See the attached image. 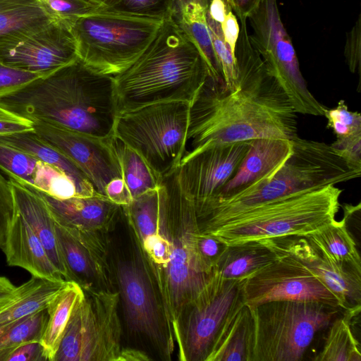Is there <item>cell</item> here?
I'll list each match as a JSON object with an SVG mask.
<instances>
[{
  "mask_svg": "<svg viewBox=\"0 0 361 361\" xmlns=\"http://www.w3.org/2000/svg\"><path fill=\"white\" fill-rule=\"evenodd\" d=\"M240 22L235 87L228 90L223 80L212 76L205 80L190 103L185 143L189 148L183 157L210 145L298 137L297 113L252 45L247 20Z\"/></svg>",
  "mask_w": 361,
  "mask_h": 361,
  "instance_id": "6da1fadb",
  "label": "cell"
},
{
  "mask_svg": "<svg viewBox=\"0 0 361 361\" xmlns=\"http://www.w3.org/2000/svg\"><path fill=\"white\" fill-rule=\"evenodd\" d=\"M0 106L31 121L104 139L114 136L118 115L114 77L78 58L0 97Z\"/></svg>",
  "mask_w": 361,
  "mask_h": 361,
  "instance_id": "7a4b0ae2",
  "label": "cell"
},
{
  "mask_svg": "<svg viewBox=\"0 0 361 361\" xmlns=\"http://www.w3.org/2000/svg\"><path fill=\"white\" fill-rule=\"evenodd\" d=\"M209 76L192 38L173 18H165L142 54L113 76L118 114L159 102L190 103Z\"/></svg>",
  "mask_w": 361,
  "mask_h": 361,
  "instance_id": "3957f363",
  "label": "cell"
},
{
  "mask_svg": "<svg viewBox=\"0 0 361 361\" xmlns=\"http://www.w3.org/2000/svg\"><path fill=\"white\" fill-rule=\"evenodd\" d=\"M158 188L159 232L169 243L170 257L162 273L152 282L173 335L185 307L215 273L199 251L195 202L180 185L177 169L159 178Z\"/></svg>",
  "mask_w": 361,
  "mask_h": 361,
  "instance_id": "277c9868",
  "label": "cell"
},
{
  "mask_svg": "<svg viewBox=\"0 0 361 361\" xmlns=\"http://www.w3.org/2000/svg\"><path fill=\"white\" fill-rule=\"evenodd\" d=\"M324 142L292 140L290 154L267 177L231 196L195 202L200 229L223 222L244 211L296 192L345 183L360 178Z\"/></svg>",
  "mask_w": 361,
  "mask_h": 361,
  "instance_id": "5b68a950",
  "label": "cell"
},
{
  "mask_svg": "<svg viewBox=\"0 0 361 361\" xmlns=\"http://www.w3.org/2000/svg\"><path fill=\"white\" fill-rule=\"evenodd\" d=\"M342 192L329 185L296 192L200 231L226 245L286 235L306 236L336 220Z\"/></svg>",
  "mask_w": 361,
  "mask_h": 361,
  "instance_id": "8992f818",
  "label": "cell"
},
{
  "mask_svg": "<svg viewBox=\"0 0 361 361\" xmlns=\"http://www.w3.org/2000/svg\"><path fill=\"white\" fill-rule=\"evenodd\" d=\"M164 20L99 6L75 19L70 30L78 58L92 70L114 76L142 54Z\"/></svg>",
  "mask_w": 361,
  "mask_h": 361,
  "instance_id": "52a82bcc",
  "label": "cell"
},
{
  "mask_svg": "<svg viewBox=\"0 0 361 361\" xmlns=\"http://www.w3.org/2000/svg\"><path fill=\"white\" fill-rule=\"evenodd\" d=\"M254 322L251 361H300L341 309L317 302L271 301L250 307Z\"/></svg>",
  "mask_w": 361,
  "mask_h": 361,
  "instance_id": "ba28073f",
  "label": "cell"
},
{
  "mask_svg": "<svg viewBox=\"0 0 361 361\" xmlns=\"http://www.w3.org/2000/svg\"><path fill=\"white\" fill-rule=\"evenodd\" d=\"M190 103H154L121 113L114 136L135 150L159 179L180 165L185 152Z\"/></svg>",
  "mask_w": 361,
  "mask_h": 361,
  "instance_id": "9c48e42d",
  "label": "cell"
},
{
  "mask_svg": "<svg viewBox=\"0 0 361 361\" xmlns=\"http://www.w3.org/2000/svg\"><path fill=\"white\" fill-rule=\"evenodd\" d=\"M83 290L53 361H118L123 348L119 292Z\"/></svg>",
  "mask_w": 361,
  "mask_h": 361,
  "instance_id": "30bf717a",
  "label": "cell"
},
{
  "mask_svg": "<svg viewBox=\"0 0 361 361\" xmlns=\"http://www.w3.org/2000/svg\"><path fill=\"white\" fill-rule=\"evenodd\" d=\"M248 19L252 30L249 35L252 45L295 112L324 116L326 107L307 89L291 39L281 20L277 1L262 0Z\"/></svg>",
  "mask_w": 361,
  "mask_h": 361,
  "instance_id": "8fae6325",
  "label": "cell"
},
{
  "mask_svg": "<svg viewBox=\"0 0 361 361\" xmlns=\"http://www.w3.org/2000/svg\"><path fill=\"white\" fill-rule=\"evenodd\" d=\"M243 282L215 274L185 307L173 332L180 360H207L226 321L244 303Z\"/></svg>",
  "mask_w": 361,
  "mask_h": 361,
  "instance_id": "7c38bea8",
  "label": "cell"
},
{
  "mask_svg": "<svg viewBox=\"0 0 361 361\" xmlns=\"http://www.w3.org/2000/svg\"><path fill=\"white\" fill-rule=\"evenodd\" d=\"M280 254L277 259L243 280L245 305L253 307L271 301L309 302L343 310L338 298L317 276L293 257Z\"/></svg>",
  "mask_w": 361,
  "mask_h": 361,
  "instance_id": "4fadbf2b",
  "label": "cell"
},
{
  "mask_svg": "<svg viewBox=\"0 0 361 361\" xmlns=\"http://www.w3.org/2000/svg\"><path fill=\"white\" fill-rule=\"evenodd\" d=\"M116 278L129 329L169 356L174 338L146 267L136 261H121L117 265Z\"/></svg>",
  "mask_w": 361,
  "mask_h": 361,
  "instance_id": "5bb4252c",
  "label": "cell"
},
{
  "mask_svg": "<svg viewBox=\"0 0 361 361\" xmlns=\"http://www.w3.org/2000/svg\"><path fill=\"white\" fill-rule=\"evenodd\" d=\"M32 123L35 132L73 161L98 194L106 196V185L113 180L123 178L114 136L104 139L43 121Z\"/></svg>",
  "mask_w": 361,
  "mask_h": 361,
  "instance_id": "9a60e30c",
  "label": "cell"
},
{
  "mask_svg": "<svg viewBox=\"0 0 361 361\" xmlns=\"http://www.w3.org/2000/svg\"><path fill=\"white\" fill-rule=\"evenodd\" d=\"M78 59L68 23L56 20L20 37L0 42V61L20 71L47 75Z\"/></svg>",
  "mask_w": 361,
  "mask_h": 361,
  "instance_id": "2e32d148",
  "label": "cell"
},
{
  "mask_svg": "<svg viewBox=\"0 0 361 361\" xmlns=\"http://www.w3.org/2000/svg\"><path fill=\"white\" fill-rule=\"evenodd\" d=\"M251 140L210 145L183 157L177 168L182 188L195 202L216 196L235 173Z\"/></svg>",
  "mask_w": 361,
  "mask_h": 361,
  "instance_id": "e0dca14e",
  "label": "cell"
},
{
  "mask_svg": "<svg viewBox=\"0 0 361 361\" xmlns=\"http://www.w3.org/2000/svg\"><path fill=\"white\" fill-rule=\"evenodd\" d=\"M274 251L290 255L317 276L338 298L344 311L361 309V270L328 258L302 235L259 240Z\"/></svg>",
  "mask_w": 361,
  "mask_h": 361,
  "instance_id": "ac0fdd59",
  "label": "cell"
},
{
  "mask_svg": "<svg viewBox=\"0 0 361 361\" xmlns=\"http://www.w3.org/2000/svg\"><path fill=\"white\" fill-rule=\"evenodd\" d=\"M55 223L68 281L77 283L83 290L111 288L108 250L103 233L66 228Z\"/></svg>",
  "mask_w": 361,
  "mask_h": 361,
  "instance_id": "d6986e66",
  "label": "cell"
},
{
  "mask_svg": "<svg viewBox=\"0 0 361 361\" xmlns=\"http://www.w3.org/2000/svg\"><path fill=\"white\" fill-rule=\"evenodd\" d=\"M38 191L55 221L66 228L104 233L114 226L123 211L122 205L99 194L57 199Z\"/></svg>",
  "mask_w": 361,
  "mask_h": 361,
  "instance_id": "ffe728a7",
  "label": "cell"
},
{
  "mask_svg": "<svg viewBox=\"0 0 361 361\" xmlns=\"http://www.w3.org/2000/svg\"><path fill=\"white\" fill-rule=\"evenodd\" d=\"M291 152L292 140L270 137L252 140L235 173L211 199L227 197L254 185L284 161Z\"/></svg>",
  "mask_w": 361,
  "mask_h": 361,
  "instance_id": "44dd1931",
  "label": "cell"
},
{
  "mask_svg": "<svg viewBox=\"0 0 361 361\" xmlns=\"http://www.w3.org/2000/svg\"><path fill=\"white\" fill-rule=\"evenodd\" d=\"M1 249L9 266L23 268L34 277L64 280L40 240L17 211Z\"/></svg>",
  "mask_w": 361,
  "mask_h": 361,
  "instance_id": "7402d4cb",
  "label": "cell"
},
{
  "mask_svg": "<svg viewBox=\"0 0 361 361\" xmlns=\"http://www.w3.org/2000/svg\"><path fill=\"white\" fill-rule=\"evenodd\" d=\"M8 178L13 188L16 211L40 240L51 262L68 281L67 271L59 247L56 223L47 202L35 188L16 178Z\"/></svg>",
  "mask_w": 361,
  "mask_h": 361,
  "instance_id": "603a6c76",
  "label": "cell"
},
{
  "mask_svg": "<svg viewBox=\"0 0 361 361\" xmlns=\"http://www.w3.org/2000/svg\"><path fill=\"white\" fill-rule=\"evenodd\" d=\"M0 142L55 167L73 183L78 196L98 194L84 173L68 158L40 137L34 130L0 135Z\"/></svg>",
  "mask_w": 361,
  "mask_h": 361,
  "instance_id": "cb8c5ba5",
  "label": "cell"
},
{
  "mask_svg": "<svg viewBox=\"0 0 361 361\" xmlns=\"http://www.w3.org/2000/svg\"><path fill=\"white\" fill-rule=\"evenodd\" d=\"M253 339L251 310L243 303L226 321L206 361H251Z\"/></svg>",
  "mask_w": 361,
  "mask_h": 361,
  "instance_id": "d4e9b609",
  "label": "cell"
},
{
  "mask_svg": "<svg viewBox=\"0 0 361 361\" xmlns=\"http://www.w3.org/2000/svg\"><path fill=\"white\" fill-rule=\"evenodd\" d=\"M66 283L32 276L16 286L11 298L0 305V326L46 309Z\"/></svg>",
  "mask_w": 361,
  "mask_h": 361,
  "instance_id": "484cf974",
  "label": "cell"
},
{
  "mask_svg": "<svg viewBox=\"0 0 361 361\" xmlns=\"http://www.w3.org/2000/svg\"><path fill=\"white\" fill-rule=\"evenodd\" d=\"M280 256L259 240L226 245L215 262L214 271L225 279L244 280Z\"/></svg>",
  "mask_w": 361,
  "mask_h": 361,
  "instance_id": "4316f807",
  "label": "cell"
},
{
  "mask_svg": "<svg viewBox=\"0 0 361 361\" xmlns=\"http://www.w3.org/2000/svg\"><path fill=\"white\" fill-rule=\"evenodd\" d=\"M56 20L38 0H0V42L30 35Z\"/></svg>",
  "mask_w": 361,
  "mask_h": 361,
  "instance_id": "83f0119b",
  "label": "cell"
},
{
  "mask_svg": "<svg viewBox=\"0 0 361 361\" xmlns=\"http://www.w3.org/2000/svg\"><path fill=\"white\" fill-rule=\"evenodd\" d=\"M82 288L74 281H67L47 307L48 319L41 338L48 361H53L72 313L83 298Z\"/></svg>",
  "mask_w": 361,
  "mask_h": 361,
  "instance_id": "f1b7e54d",
  "label": "cell"
},
{
  "mask_svg": "<svg viewBox=\"0 0 361 361\" xmlns=\"http://www.w3.org/2000/svg\"><path fill=\"white\" fill-rule=\"evenodd\" d=\"M322 253L334 262L361 270V259L356 243L348 230L345 216L334 220L319 231L305 236Z\"/></svg>",
  "mask_w": 361,
  "mask_h": 361,
  "instance_id": "f546056e",
  "label": "cell"
},
{
  "mask_svg": "<svg viewBox=\"0 0 361 361\" xmlns=\"http://www.w3.org/2000/svg\"><path fill=\"white\" fill-rule=\"evenodd\" d=\"M359 311L346 310L329 324L322 350L313 358L314 361H360L359 343L350 328L352 317Z\"/></svg>",
  "mask_w": 361,
  "mask_h": 361,
  "instance_id": "4dcf8cb0",
  "label": "cell"
},
{
  "mask_svg": "<svg viewBox=\"0 0 361 361\" xmlns=\"http://www.w3.org/2000/svg\"><path fill=\"white\" fill-rule=\"evenodd\" d=\"M113 144L119 158L123 179L132 199L158 188L159 179L140 154L114 136Z\"/></svg>",
  "mask_w": 361,
  "mask_h": 361,
  "instance_id": "1f68e13d",
  "label": "cell"
},
{
  "mask_svg": "<svg viewBox=\"0 0 361 361\" xmlns=\"http://www.w3.org/2000/svg\"><path fill=\"white\" fill-rule=\"evenodd\" d=\"M49 169V164L0 142V169L7 176L40 189Z\"/></svg>",
  "mask_w": 361,
  "mask_h": 361,
  "instance_id": "d6a6232c",
  "label": "cell"
},
{
  "mask_svg": "<svg viewBox=\"0 0 361 361\" xmlns=\"http://www.w3.org/2000/svg\"><path fill=\"white\" fill-rule=\"evenodd\" d=\"M122 206L124 216L138 241L159 233V188L144 192L132 199L128 204Z\"/></svg>",
  "mask_w": 361,
  "mask_h": 361,
  "instance_id": "836d02e7",
  "label": "cell"
},
{
  "mask_svg": "<svg viewBox=\"0 0 361 361\" xmlns=\"http://www.w3.org/2000/svg\"><path fill=\"white\" fill-rule=\"evenodd\" d=\"M47 319L46 308L0 326V350L29 341H41Z\"/></svg>",
  "mask_w": 361,
  "mask_h": 361,
  "instance_id": "e575fe53",
  "label": "cell"
},
{
  "mask_svg": "<svg viewBox=\"0 0 361 361\" xmlns=\"http://www.w3.org/2000/svg\"><path fill=\"white\" fill-rule=\"evenodd\" d=\"M102 7L118 12L156 17H173L175 0H103Z\"/></svg>",
  "mask_w": 361,
  "mask_h": 361,
  "instance_id": "d590c367",
  "label": "cell"
},
{
  "mask_svg": "<svg viewBox=\"0 0 361 361\" xmlns=\"http://www.w3.org/2000/svg\"><path fill=\"white\" fill-rule=\"evenodd\" d=\"M207 21L213 48L221 68L224 87L233 90L237 82V67L234 56L224 41L221 25L207 13Z\"/></svg>",
  "mask_w": 361,
  "mask_h": 361,
  "instance_id": "8d00e7d4",
  "label": "cell"
},
{
  "mask_svg": "<svg viewBox=\"0 0 361 361\" xmlns=\"http://www.w3.org/2000/svg\"><path fill=\"white\" fill-rule=\"evenodd\" d=\"M324 116L327 119V127L332 129L336 137L361 133L360 114L350 111L343 100L333 109L325 108Z\"/></svg>",
  "mask_w": 361,
  "mask_h": 361,
  "instance_id": "74e56055",
  "label": "cell"
},
{
  "mask_svg": "<svg viewBox=\"0 0 361 361\" xmlns=\"http://www.w3.org/2000/svg\"><path fill=\"white\" fill-rule=\"evenodd\" d=\"M46 11L57 20L71 26L78 17L101 4L93 0H38Z\"/></svg>",
  "mask_w": 361,
  "mask_h": 361,
  "instance_id": "f35d334b",
  "label": "cell"
},
{
  "mask_svg": "<svg viewBox=\"0 0 361 361\" xmlns=\"http://www.w3.org/2000/svg\"><path fill=\"white\" fill-rule=\"evenodd\" d=\"M4 173L0 169V248L16 214L13 188L9 178H6Z\"/></svg>",
  "mask_w": 361,
  "mask_h": 361,
  "instance_id": "ab89813d",
  "label": "cell"
},
{
  "mask_svg": "<svg viewBox=\"0 0 361 361\" xmlns=\"http://www.w3.org/2000/svg\"><path fill=\"white\" fill-rule=\"evenodd\" d=\"M344 54L348 68L359 78L357 91L361 85V17L358 16L355 24L347 34Z\"/></svg>",
  "mask_w": 361,
  "mask_h": 361,
  "instance_id": "60d3db41",
  "label": "cell"
},
{
  "mask_svg": "<svg viewBox=\"0 0 361 361\" xmlns=\"http://www.w3.org/2000/svg\"><path fill=\"white\" fill-rule=\"evenodd\" d=\"M330 146L349 166L361 171V133L336 137Z\"/></svg>",
  "mask_w": 361,
  "mask_h": 361,
  "instance_id": "b9f144b4",
  "label": "cell"
},
{
  "mask_svg": "<svg viewBox=\"0 0 361 361\" xmlns=\"http://www.w3.org/2000/svg\"><path fill=\"white\" fill-rule=\"evenodd\" d=\"M0 361H48V358L41 341H32L0 350Z\"/></svg>",
  "mask_w": 361,
  "mask_h": 361,
  "instance_id": "7bdbcfd3",
  "label": "cell"
},
{
  "mask_svg": "<svg viewBox=\"0 0 361 361\" xmlns=\"http://www.w3.org/2000/svg\"><path fill=\"white\" fill-rule=\"evenodd\" d=\"M42 75L9 67L0 61V97Z\"/></svg>",
  "mask_w": 361,
  "mask_h": 361,
  "instance_id": "ee69618b",
  "label": "cell"
},
{
  "mask_svg": "<svg viewBox=\"0 0 361 361\" xmlns=\"http://www.w3.org/2000/svg\"><path fill=\"white\" fill-rule=\"evenodd\" d=\"M32 121L0 106V135L32 130Z\"/></svg>",
  "mask_w": 361,
  "mask_h": 361,
  "instance_id": "f6af8a7d",
  "label": "cell"
},
{
  "mask_svg": "<svg viewBox=\"0 0 361 361\" xmlns=\"http://www.w3.org/2000/svg\"><path fill=\"white\" fill-rule=\"evenodd\" d=\"M226 245L214 237L202 233L200 231L197 236V247L202 256L210 264H214L226 247Z\"/></svg>",
  "mask_w": 361,
  "mask_h": 361,
  "instance_id": "bcb514c9",
  "label": "cell"
},
{
  "mask_svg": "<svg viewBox=\"0 0 361 361\" xmlns=\"http://www.w3.org/2000/svg\"><path fill=\"white\" fill-rule=\"evenodd\" d=\"M225 42L235 57V45L240 34V25L232 10L228 11L224 22L221 24Z\"/></svg>",
  "mask_w": 361,
  "mask_h": 361,
  "instance_id": "7dc6e473",
  "label": "cell"
},
{
  "mask_svg": "<svg viewBox=\"0 0 361 361\" xmlns=\"http://www.w3.org/2000/svg\"><path fill=\"white\" fill-rule=\"evenodd\" d=\"M105 195L118 205H127L132 200L130 194L123 178L111 181L105 188Z\"/></svg>",
  "mask_w": 361,
  "mask_h": 361,
  "instance_id": "c3c4849f",
  "label": "cell"
},
{
  "mask_svg": "<svg viewBox=\"0 0 361 361\" xmlns=\"http://www.w3.org/2000/svg\"><path fill=\"white\" fill-rule=\"evenodd\" d=\"M262 0H228L233 12L239 19L247 20Z\"/></svg>",
  "mask_w": 361,
  "mask_h": 361,
  "instance_id": "681fc988",
  "label": "cell"
},
{
  "mask_svg": "<svg viewBox=\"0 0 361 361\" xmlns=\"http://www.w3.org/2000/svg\"><path fill=\"white\" fill-rule=\"evenodd\" d=\"M230 10L232 8L228 0H210L207 13L212 19L221 25Z\"/></svg>",
  "mask_w": 361,
  "mask_h": 361,
  "instance_id": "f907efd6",
  "label": "cell"
},
{
  "mask_svg": "<svg viewBox=\"0 0 361 361\" xmlns=\"http://www.w3.org/2000/svg\"><path fill=\"white\" fill-rule=\"evenodd\" d=\"M151 358L144 352L132 348H123L118 361H146Z\"/></svg>",
  "mask_w": 361,
  "mask_h": 361,
  "instance_id": "816d5d0a",
  "label": "cell"
},
{
  "mask_svg": "<svg viewBox=\"0 0 361 361\" xmlns=\"http://www.w3.org/2000/svg\"><path fill=\"white\" fill-rule=\"evenodd\" d=\"M16 288V286L8 278L0 276V302L8 300Z\"/></svg>",
  "mask_w": 361,
  "mask_h": 361,
  "instance_id": "f5cc1de1",
  "label": "cell"
},
{
  "mask_svg": "<svg viewBox=\"0 0 361 361\" xmlns=\"http://www.w3.org/2000/svg\"><path fill=\"white\" fill-rule=\"evenodd\" d=\"M93 1L97 2V3L100 4H102V2L103 1V0H93Z\"/></svg>",
  "mask_w": 361,
  "mask_h": 361,
  "instance_id": "db71d44e",
  "label": "cell"
},
{
  "mask_svg": "<svg viewBox=\"0 0 361 361\" xmlns=\"http://www.w3.org/2000/svg\"><path fill=\"white\" fill-rule=\"evenodd\" d=\"M10 298H11V297H10ZM7 300H6V301H7ZM6 301L3 302H0V305H3V304H4V303H5Z\"/></svg>",
  "mask_w": 361,
  "mask_h": 361,
  "instance_id": "11a10c76",
  "label": "cell"
}]
</instances>
